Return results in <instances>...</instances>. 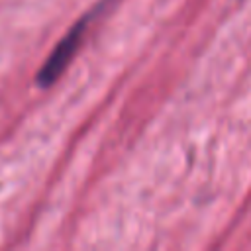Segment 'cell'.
<instances>
[{"instance_id": "obj_1", "label": "cell", "mask_w": 251, "mask_h": 251, "mask_svg": "<svg viewBox=\"0 0 251 251\" xmlns=\"http://www.w3.org/2000/svg\"><path fill=\"white\" fill-rule=\"evenodd\" d=\"M88 24H90V20H88V16H84L57 43V47L51 51V55L47 57V61L43 63V67L37 73V84L39 86H43V88L45 86H51L61 76V73L69 67L71 59L75 57V53H76V49H78V45H80V41L84 37V31H86Z\"/></svg>"}, {"instance_id": "obj_2", "label": "cell", "mask_w": 251, "mask_h": 251, "mask_svg": "<svg viewBox=\"0 0 251 251\" xmlns=\"http://www.w3.org/2000/svg\"><path fill=\"white\" fill-rule=\"evenodd\" d=\"M108 2H110V0H104V2H102V4H100V8H104V6H106V4H108Z\"/></svg>"}]
</instances>
